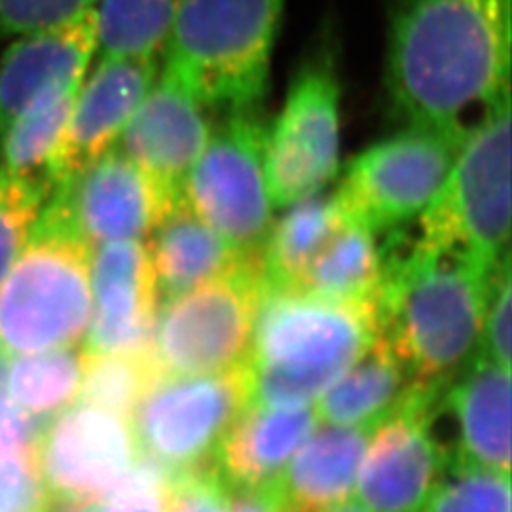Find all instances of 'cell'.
Returning <instances> with one entry per match:
<instances>
[{
    "instance_id": "6da1fadb",
    "label": "cell",
    "mask_w": 512,
    "mask_h": 512,
    "mask_svg": "<svg viewBox=\"0 0 512 512\" xmlns=\"http://www.w3.org/2000/svg\"><path fill=\"white\" fill-rule=\"evenodd\" d=\"M512 0H391L384 88L404 124H465L511 95Z\"/></svg>"
},
{
    "instance_id": "7a4b0ae2",
    "label": "cell",
    "mask_w": 512,
    "mask_h": 512,
    "mask_svg": "<svg viewBox=\"0 0 512 512\" xmlns=\"http://www.w3.org/2000/svg\"><path fill=\"white\" fill-rule=\"evenodd\" d=\"M378 334L423 387L448 385L480 353L484 306L495 264L458 247L387 232Z\"/></svg>"
},
{
    "instance_id": "3957f363",
    "label": "cell",
    "mask_w": 512,
    "mask_h": 512,
    "mask_svg": "<svg viewBox=\"0 0 512 512\" xmlns=\"http://www.w3.org/2000/svg\"><path fill=\"white\" fill-rule=\"evenodd\" d=\"M287 0H188L160 69L213 112L264 107Z\"/></svg>"
},
{
    "instance_id": "277c9868",
    "label": "cell",
    "mask_w": 512,
    "mask_h": 512,
    "mask_svg": "<svg viewBox=\"0 0 512 512\" xmlns=\"http://www.w3.org/2000/svg\"><path fill=\"white\" fill-rule=\"evenodd\" d=\"M511 95L480 110L452 169L421 215L420 238L495 264L511 241Z\"/></svg>"
},
{
    "instance_id": "5b68a950",
    "label": "cell",
    "mask_w": 512,
    "mask_h": 512,
    "mask_svg": "<svg viewBox=\"0 0 512 512\" xmlns=\"http://www.w3.org/2000/svg\"><path fill=\"white\" fill-rule=\"evenodd\" d=\"M93 249L31 234L0 285V348L8 355L76 348L92 319Z\"/></svg>"
},
{
    "instance_id": "8992f818",
    "label": "cell",
    "mask_w": 512,
    "mask_h": 512,
    "mask_svg": "<svg viewBox=\"0 0 512 512\" xmlns=\"http://www.w3.org/2000/svg\"><path fill=\"white\" fill-rule=\"evenodd\" d=\"M376 334L378 311L372 304L262 283L247 366L293 374L325 393Z\"/></svg>"
},
{
    "instance_id": "52a82bcc",
    "label": "cell",
    "mask_w": 512,
    "mask_h": 512,
    "mask_svg": "<svg viewBox=\"0 0 512 512\" xmlns=\"http://www.w3.org/2000/svg\"><path fill=\"white\" fill-rule=\"evenodd\" d=\"M469 124H404L363 150L332 192L344 219L387 234L420 219L446 181Z\"/></svg>"
},
{
    "instance_id": "ba28073f",
    "label": "cell",
    "mask_w": 512,
    "mask_h": 512,
    "mask_svg": "<svg viewBox=\"0 0 512 512\" xmlns=\"http://www.w3.org/2000/svg\"><path fill=\"white\" fill-rule=\"evenodd\" d=\"M181 190V202L243 253H260L274 217L264 148V107L219 112Z\"/></svg>"
},
{
    "instance_id": "9c48e42d",
    "label": "cell",
    "mask_w": 512,
    "mask_h": 512,
    "mask_svg": "<svg viewBox=\"0 0 512 512\" xmlns=\"http://www.w3.org/2000/svg\"><path fill=\"white\" fill-rule=\"evenodd\" d=\"M342 84L330 44L302 61L268 120L264 169L275 209L319 194L340 169Z\"/></svg>"
},
{
    "instance_id": "30bf717a",
    "label": "cell",
    "mask_w": 512,
    "mask_h": 512,
    "mask_svg": "<svg viewBox=\"0 0 512 512\" xmlns=\"http://www.w3.org/2000/svg\"><path fill=\"white\" fill-rule=\"evenodd\" d=\"M249 403L247 365L215 374H162L129 423L139 454L181 475L217 465L222 440Z\"/></svg>"
},
{
    "instance_id": "8fae6325",
    "label": "cell",
    "mask_w": 512,
    "mask_h": 512,
    "mask_svg": "<svg viewBox=\"0 0 512 512\" xmlns=\"http://www.w3.org/2000/svg\"><path fill=\"white\" fill-rule=\"evenodd\" d=\"M262 260L160 304L150 351L162 374H215L247 365Z\"/></svg>"
},
{
    "instance_id": "7c38bea8",
    "label": "cell",
    "mask_w": 512,
    "mask_h": 512,
    "mask_svg": "<svg viewBox=\"0 0 512 512\" xmlns=\"http://www.w3.org/2000/svg\"><path fill=\"white\" fill-rule=\"evenodd\" d=\"M179 202L114 148L50 190L31 234L78 239L93 251L107 243L147 241Z\"/></svg>"
},
{
    "instance_id": "4fadbf2b",
    "label": "cell",
    "mask_w": 512,
    "mask_h": 512,
    "mask_svg": "<svg viewBox=\"0 0 512 512\" xmlns=\"http://www.w3.org/2000/svg\"><path fill=\"white\" fill-rule=\"evenodd\" d=\"M439 387L418 385L370 437L355 495L370 512H421L450 454L435 429Z\"/></svg>"
},
{
    "instance_id": "5bb4252c",
    "label": "cell",
    "mask_w": 512,
    "mask_h": 512,
    "mask_svg": "<svg viewBox=\"0 0 512 512\" xmlns=\"http://www.w3.org/2000/svg\"><path fill=\"white\" fill-rule=\"evenodd\" d=\"M35 454L54 503L65 505L101 503L141 456L129 421L86 404L44 425Z\"/></svg>"
},
{
    "instance_id": "9a60e30c",
    "label": "cell",
    "mask_w": 512,
    "mask_h": 512,
    "mask_svg": "<svg viewBox=\"0 0 512 512\" xmlns=\"http://www.w3.org/2000/svg\"><path fill=\"white\" fill-rule=\"evenodd\" d=\"M158 69L160 59L95 57L46 169L50 190L118 147Z\"/></svg>"
},
{
    "instance_id": "2e32d148",
    "label": "cell",
    "mask_w": 512,
    "mask_h": 512,
    "mask_svg": "<svg viewBox=\"0 0 512 512\" xmlns=\"http://www.w3.org/2000/svg\"><path fill=\"white\" fill-rule=\"evenodd\" d=\"M213 124V110L158 69L116 148L171 198L181 200L184 181L202 156Z\"/></svg>"
},
{
    "instance_id": "e0dca14e",
    "label": "cell",
    "mask_w": 512,
    "mask_h": 512,
    "mask_svg": "<svg viewBox=\"0 0 512 512\" xmlns=\"http://www.w3.org/2000/svg\"><path fill=\"white\" fill-rule=\"evenodd\" d=\"M92 296L86 353L150 349L160 293L147 241L97 247L92 256Z\"/></svg>"
},
{
    "instance_id": "ac0fdd59",
    "label": "cell",
    "mask_w": 512,
    "mask_h": 512,
    "mask_svg": "<svg viewBox=\"0 0 512 512\" xmlns=\"http://www.w3.org/2000/svg\"><path fill=\"white\" fill-rule=\"evenodd\" d=\"M97 57L95 10L12 38L0 57V135L38 93L84 78Z\"/></svg>"
},
{
    "instance_id": "d6986e66",
    "label": "cell",
    "mask_w": 512,
    "mask_h": 512,
    "mask_svg": "<svg viewBox=\"0 0 512 512\" xmlns=\"http://www.w3.org/2000/svg\"><path fill=\"white\" fill-rule=\"evenodd\" d=\"M458 427L450 461L511 473V368L478 353L440 393Z\"/></svg>"
},
{
    "instance_id": "ffe728a7",
    "label": "cell",
    "mask_w": 512,
    "mask_h": 512,
    "mask_svg": "<svg viewBox=\"0 0 512 512\" xmlns=\"http://www.w3.org/2000/svg\"><path fill=\"white\" fill-rule=\"evenodd\" d=\"M311 406L272 408L249 403L220 444L217 467L232 490L266 488L317 429Z\"/></svg>"
},
{
    "instance_id": "44dd1931",
    "label": "cell",
    "mask_w": 512,
    "mask_h": 512,
    "mask_svg": "<svg viewBox=\"0 0 512 512\" xmlns=\"http://www.w3.org/2000/svg\"><path fill=\"white\" fill-rule=\"evenodd\" d=\"M147 245L160 304L260 262V253H243L198 219L183 202L177 203L158 224Z\"/></svg>"
},
{
    "instance_id": "7402d4cb",
    "label": "cell",
    "mask_w": 512,
    "mask_h": 512,
    "mask_svg": "<svg viewBox=\"0 0 512 512\" xmlns=\"http://www.w3.org/2000/svg\"><path fill=\"white\" fill-rule=\"evenodd\" d=\"M372 431L323 425L274 482L285 512H321L355 494Z\"/></svg>"
},
{
    "instance_id": "603a6c76",
    "label": "cell",
    "mask_w": 512,
    "mask_h": 512,
    "mask_svg": "<svg viewBox=\"0 0 512 512\" xmlns=\"http://www.w3.org/2000/svg\"><path fill=\"white\" fill-rule=\"evenodd\" d=\"M416 384L380 334L330 385L313 408L319 423L376 431L403 406Z\"/></svg>"
},
{
    "instance_id": "cb8c5ba5",
    "label": "cell",
    "mask_w": 512,
    "mask_h": 512,
    "mask_svg": "<svg viewBox=\"0 0 512 512\" xmlns=\"http://www.w3.org/2000/svg\"><path fill=\"white\" fill-rule=\"evenodd\" d=\"M382 285V251L376 234L344 219L294 289L336 302L376 306Z\"/></svg>"
},
{
    "instance_id": "d4e9b609",
    "label": "cell",
    "mask_w": 512,
    "mask_h": 512,
    "mask_svg": "<svg viewBox=\"0 0 512 512\" xmlns=\"http://www.w3.org/2000/svg\"><path fill=\"white\" fill-rule=\"evenodd\" d=\"M285 209L272 222L260 251L264 285L272 287H296L344 222L334 194L325 190Z\"/></svg>"
},
{
    "instance_id": "484cf974",
    "label": "cell",
    "mask_w": 512,
    "mask_h": 512,
    "mask_svg": "<svg viewBox=\"0 0 512 512\" xmlns=\"http://www.w3.org/2000/svg\"><path fill=\"white\" fill-rule=\"evenodd\" d=\"M82 80L55 82L19 112L0 135V169L46 181V169L63 135Z\"/></svg>"
},
{
    "instance_id": "4316f807",
    "label": "cell",
    "mask_w": 512,
    "mask_h": 512,
    "mask_svg": "<svg viewBox=\"0 0 512 512\" xmlns=\"http://www.w3.org/2000/svg\"><path fill=\"white\" fill-rule=\"evenodd\" d=\"M188 0H99L97 57L160 59Z\"/></svg>"
},
{
    "instance_id": "83f0119b",
    "label": "cell",
    "mask_w": 512,
    "mask_h": 512,
    "mask_svg": "<svg viewBox=\"0 0 512 512\" xmlns=\"http://www.w3.org/2000/svg\"><path fill=\"white\" fill-rule=\"evenodd\" d=\"M86 351L59 348L16 355L10 361L6 393L37 420L55 418L76 404Z\"/></svg>"
},
{
    "instance_id": "f1b7e54d",
    "label": "cell",
    "mask_w": 512,
    "mask_h": 512,
    "mask_svg": "<svg viewBox=\"0 0 512 512\" xmlns=\"http://www.w3.org/2000/svg\"><path fill=\"white\" fill-rule=\"evenodd\" d=\"M162 376L150 349L131 353H86L76 404L131 421L150 385Z\"/></svg>"
},
{
    "instance_id": "f546056e",
    "label": "cell",
    "mask_w": 512,
    "mask_h": 512,
    "mask_svg": "<svg viewBox=\"0 0 512 512\" xmlns=\"http://www.w3.org/2000/svg\"><path fill=\"white\" fill-rule=\"evenodd\" d=\"M421 512H511V473L448 461Z\"/></svg>"
},
{
    "instance_id": "4dcf8cb0",
    "label": "cell",
    "mask_w": 512,
    "mask_h": 512,
    "mask_svg": "<svg viewBox=\"0 0 512 512\" xmlns=\"http://www.w3.org/2000/svg\"><path fill=\"white\" fill-rule=\"evenodd\" d=\"M50 184L0 169V285L31 239Z\"/></svg>"
},
{
    "instance_id": "1f68e13d",
    "label": "cell",
    "mask_w": 512,
    "mask_h": 512,
    "mask_svg": "<svg viewBox=\"0 0 512 512\" xmlns=\"http://www.w3.org/2000/svg\"><path fill=\"white\" fill-rule=\"evenodd\" d=\"M54 499L38 467L35 446L0 454V512H50Z\"/></svg>"
},
{
    "instance_id": "d6a6232c",
    "label": "cell",
    "mask_w": 512,
    "mask_h": 512,
    "mask_svg": "<svg viewBox=\"0 0 512 512\" xmlns=\"http://www.w3.org/2000/svg\"><path fill=\"white\" fill-rule=\"evenodd\" d=\"M511 275V253H507L501 256L490 275L480 340V353L507 368H511Z\"/></svg>"
},
{
    "instance_id": "836d02e7",
    "label": "cell",
    "mask_w": 512,
    "mask_h": 512,
    "mask_svg": "<svg viewBox=\"0 0 512 512\" xmlns=\"http://www.w3.org/2000/svg\"><path fill=\"white\" fill-rule=\"evenodd\" d=\"M171 475L152 459L135 461L128 475L110 492L95 512H164Z\"/></svg>"
},
{
    "instance_id": "e575fe53",
    "label": "cell",
    "mask_w": 512,
    "mask_h": 512,
    "mask_svg": "<svg viewBox=\"0 0 512 512\" xmlns=\"http://www.w3.org/2000/svg\"><path fill=\"white\" fill-rule=\"evenodd\" d=\"M99 0H0V38L52 27L95 10Z\"/></svg>"
},
{
    "instance_id": "d590c367",
    "label": "cell",
    "mask_w": 512,
    "mask_h": 512,
    "mask_svg": "<svg viewBox=\"0 0 512 512\" xmlns=\"http://www.w3.org/2000/svg\"><path fill=\"white\" fill-rule=\"evenodd\" d=\"M232 492L217 465L171 475L164 512H228Z\"/></svg>"
},
{
    "instance_id": "8d00e7d4",
    "label": "cell",
    "mask_w": 512,
    "mask_h": 512,
    "mask_svg": "<svg viewBox=\"0 0 512 512\" xmlns=\"http://www.w3.org/2000/svg\"><path fill=\"white\" fill-rule=\"evenodd\" d=\"M40 420L0 393V454H12L35 446Z\"/></svg>"
},
{
    "instance_id": "74e56055",
    "label": "cell",
    "mask_w": 512,
    "mask_h": 512,
    "mask_svg": "<svg viewBox=\"0 0 512 512\" xmlns=\"http://www.w3.org/2000/svg\"><path fill=\"white\" fill-rule=\"evenodd\" d=\"M228 512H285L275 484L256 490H234Z\"/></svg>"
},
{
    "instance_id": "f35d334b",
    "label": "cell",
    "mask_w": 512,
    "mask_h": 512,
    "mask_svg": "<svg viewBox=\"0 0 512 512\" xmlns=\"http://www.w3.org/2000/svg\"><path fill=\"white\" fill-rule=\"evenodd\" d=\"M321 512H370L366 509L365 505L353 495V497H349L346 501H342V503H338V505H332L329 509H325V511Z\"/></svg>"
},
{
    "instance_id": "ab89813d",
    "label": "cell",
    "mask_w": 512,
    "mask_h": 512,
    "mask_svg": "<svg viewBox=\"0 0 512 512\" xmlns=\"http://www.w3.org/2000/svg\"><path fill=\"white\" fill-rule=\"evenodd\" d=\"M4 349L0 348V393H6V378H8V368H10V359Z\"/></svg>"
},
{
    "instance_id": "60d3db41",
    "label": "cell",
    "mask_w": 512,
    "mask_h": 512,
    "mask_svg": "<svg viewBox=\"0 0 512 512\" xmlns=\"http://www.w3.org/2000/svg\"><path fill=\"white\" fill-rule=\"evenodd\" d=\"M50 512H95V505H65V503H54Z\"/></svg>"
}]
</instances>
